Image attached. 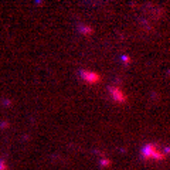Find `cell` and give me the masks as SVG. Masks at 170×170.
I'll use <instances>...</instances> for the list:
<instances>
[{"label":"cell","instance_id":"6da1fadb","mask_svg":"<svg viewBox=\"0 0 170 170\" xmlns=\"http://www.w3.org/2000/svg\"><path fill=\"white\" fill-rule=\"evenodd\" d=\"M142 153H143V156L146 157V159H150V160H160V159L165 157L163 152L159 150L154 145H146V146L143 147V150H142Z\"/></svg>","mask_w":170,"mask_h":170}]
</instances>
